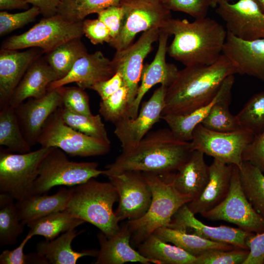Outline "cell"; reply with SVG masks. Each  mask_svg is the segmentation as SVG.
Instances as JSON below:
<instances>
[{
	"instance_id": "1",
	"label": "cell",
	"mask_w": 264,
	"mask_h": 264,
	"mask_svg": "<svg viewBox=\"0 0 264 264\" xmlns=\"http://www.w3.org/2000/svg\"><path fill=\"white\" fill-rule=\"evenodd\" d=\"M192 151L190 142L180 140L169 128L159 129L150 132L132 148L122 150L103 175L134 171L167 178L177 171Z\"/></svg>"
},
{
	"instance_id": "2",
	"label": "cell",
	"mask_w": 264,
	"mask_h": 264,
	"mask_svg": "<svg viewBox=\"0 0 264 264\" xmlns=\"http://www.w3.org/2000/svg\"><path fill=\"white\" fill-rule=\"evenodd\" d=\"M237 73L224 54L210 65L185 66L167 88L162 115L184 114L209 103L224 80Z\"/></svg>"
},
{
	"instance_id": "3",
	"label": "cell",
	"mask_w": 264,
	"mask_h": 264,
	"mask_svg": "<svg viewBox=\"0 0 264 264\" xmlns=\"http://www.w3.org/2000/svg\"><path fill=\"white\" fill-rule=\"evenodd\" d=\"M160 30L174 36L167 53L185 66L215 63L222 54L227 34L222 24L207 17L193 22L172 18Z\"/></svg>"
},
{
	"instance_id": "4",
	"label": "cell",
	"mask_w": 264,
	"mask_h": 264,
	"mask_svg": "<svg viewBox=\"0 0 264 264\" xmlns=\"http://www.w3.org/2000/svg\"><path fill=\"white\" fill-rule=\"evenodd\" d=\"M119 197L114 186L92 178L72 188L66 210L97 227L107 238L120 229L113 206Z\"/></svg>"
},
{
	"instance_id": "5",
	"label": "cell",
	"mask_w": 264,
	"mask_h": 264,
	"mask_svg": "<svg viewBox=\"0 0 264 264\" xmlns=\"http://www.w3.org/2000/svg\"><path fill=\"white\" fill-rule=\"evenodd\" d=\"M143 174L152 190L151 204L141 218L126 223L131 232V240L137 246L158 228L167 227L177 211L193 199L177 191L169 178L152 173Z\"/></svg>"
},
{
	"instance_id": "6",
	"label": "cell",
	"mask_w": 264,
	"mask_h": 264,
	"mask_svg": "<svg viewBox=\"0 0 264 264\" xmlns=\"http://www.w3.org/2000/svg\"><path fill=\"white\" fill-rule=\"evenodd\" d=\"M52 147H41L24 154L0 151V193L16 201L33 194V186L41 162Z\"/></svg>"
},
{
	"instance_id": "7",
	"label": "cell",
	"mask_w": 264,
	"mask_h": 264,
	"mask_svg": "<svg viewBox=\"0 0 264 264\" xmlns=\"http://www.w3.org/2000/svg\"><path fill=\"white\" fill-rule=\"evenodd\" d=\"M66 153L52 147L43 159L33 186V194H46L59 185L73 186L103 174L95 162L70 161Z\"/></svg>"
},
{
	"instance_id": "8",
	"label": "cell",
	"mask_w": 264,
	"mask_h": 264,
	"mask_svg": "<svg viewBox=\"0 0 264 264\" xmlns=\"http://www.w3.org/2000/svg\"><path fill=\"white\" fill-rule=\"evenodd\" d=\"M62 107L47 119L37 143L41 147L58 148L72 156H98L109 152L110 142L86 135L67 125L62 117Z\"/></svg>"
},
{
	"instance_id": "9",
	"label": "cell",
	"mask_w": 264,
	"mask_h": 264,
	"mask_svg": "<svg viewBox=\"0 0 264 264\" xmlns=\"http://www.w3.org/2000/svg\"><path fill=\"white\" fill-rule=\"evenodd\" d=\"M83 35V21H69L57 13L44 17L26 32L7 39L1 48L18 50L37 47L47 53L63 43L82 38Z\"/></svg>"
},
{
	"instance_id": "10",
	"label": "cell",
	"mask_w": 264,
	"mask_h": 264,
	"mask_svg": "<svg viewBox=\"0 0 264 264\" xmlns=\"http://www.w3.org/2000/svg\"><path fill=\"white\" fill-rule=\"evenodd\" d=\"M119 4L124 12L121 29L117 38L109 44L116 50L131 45L138 33L154 27L160 29L172 18L171 11L161 0H121Z\"/></svg>"
},
{
	"instance_id": "11",
	"label": "cell",
	"mask_w": 264,
	"mask_h": 264,
	"mask_svg": "<svg viewBox=\"0 0 264 264\" xmlns=\"http://www.w3.org/2000/svg\"><path fill=\"white\" fill-rule=\"evenodd\" d=\"M254 137L251 132L245 130L219 132L199 124L194 130L190 142L192 151H200L214 159L240 168L243 162V152Z\"/></svg>"
},
{
	"instance_id": "12",
	"label": "cell",
	"mask_w": 264,
	"mask_h": 264,
	"mask_svg": "<svg viewBox=\"0 0 264 264\" xmlns=\"http://www.w3.org/2000/svg\"><path fill=\"white\" fill-rule=\"evenodd\" d=\"M200 215L209 220L233 223L249 232L264 231V219L255 210L246 197L240 182L239 168L234 165L227 196L216 206Z\"/></svg>"
},
{
	"instance_id": "13",
	"label": "cell",
	"mask_w": 264,
	"mask_h": 264,
	"mask_svg": "<svg viewBox=\"0 0 264 264\" xmlns=\"http://www.w3.org/2000/svg\"><path fill=\"white\" fill-rule=\"evenodd\" d=\"M108 177L119 197L115 211L118 221L135 220L144 216L151 204L152 192L143 173L127 171Z\"/></svg>"
},
{
	"instance_id": "14",
	"label": "cell",
	"mask_w": 264,
	"mask_h": 264,
	"mask_svg": "<svg viewBox=\"0 0 264 264\" xmlns=\"http://www.w3.org/2000/svg\"><path fill=\"white\" fill-rule=\"evenodd\" d=\"M160 31L159 28L154 27L143 32L135 43L116 50L111 60L116 72L121 73L128 88L131 107L137 93L144 61L158 40Z\"/></svg>"
},
{
	"instance_id": "15",
	"label": "cell",
	"mask_w": 264,
	"mask_h": 264,
	"mask_svg": "<svg viewBox=\"0 0 264 264\" xmlns=\"http://www.w3.org/2000/svg\"><path fill=\"white\" fill-rule=\"evenodd\" d=\"M167 88L160 85L149 99L142 103L135 117L124 119L114 125V133L121 143L122 150L136 145L161 119Z\"/></svg>"
},
{
	"instance_id": "16",
	"label": "cell",
	"mask_w": 264,
	"mask_h": 264,
	"mask_svg": "<svg viewBox=\"0 0 264 264\" xmlns=\"http://www.w3.org/2000/svg\"><path fill=\"white\" fill-rule=\"evenodd\" d=\"M216 11L224 21L226 30L245 40L264 39V13L253 0L235 3L222 0Z\"/></svg>"
},
{
	"instance_id": "17",
	"label": "cell",
	"mask_w": 264,
	"mask_h": 264,
	"mask_svg": "<svg viewBox=\"0 0 264 264\" xmlns=\"http://www.w3.org/2000/svg\"><path fill=\"white\" fill-rule=\"evenodd\" d=\"M195 215L187 204H185L175 214L167 227L214 242L228 243L237 248L249 250L246 241L254 233L227 225L209 226L199 220Z\"/></svg>"
},
{
	"instance_id": "18",
	"label": "cell",
	"mask_w": 264,
	"mask_h": 264,
	"mask_svg": "<svg viewBox=\"0 0 264 264\" xmlns=\"http://www.w3.org/2000/svg\"><path fill=\"white\" fill-rule=\"evenodd\" d=\"M63 106L58 88L48 90L43 96L30 98L15 108L22 132L29 144L37 143L42 128L50 115Z\"/></svg>"
},
{
	"instance_id": "19",
	"label": "cell",
	"mask_w": 264,
	"mask_h": 264,
	"mask_svg": "<svg viewBox=\"0 0 264 264\" xmlns=\"http://www.w3.org/2000/svg\"><path fill=\"white\" fill-rule=\"evenodd\" d=\"M169 36L168 33L160 30L158 48L154 57L151 63L143 65L141 84L130 110V118H133L137 115L141 102L151 88L158 84L168 88L177 76L179 71L177 66L166 60Z\"/></svg>"
},
{
	"instance_id": "20",
	"label": "cell",
	"mask_w": 264,
	"mask_h": 264,
	"mask_svg": "<svg viewBox=\"0 0 264 264\" xmlns=\"http://www.w3.org/2000/svg\"><path fill=\"white\" fill-rule=\"evenodd\" d=\"M222 54L232 63L237 73L264 82V39L245 40L227 32Z\"/></svg>"
},
{
	"instance_id": "21",
	"label": "cell",
	"mask_w": 264,
	"mask_h": 264,
	"mask_svg": "<svg viewBox=\"0 0 264 264\" xmlns=\"http://www.w3.org/2000/svg\"><path fill=\"white\" fill-rule=\"evenodd\" d=\"M116 72L111 60L101 51L87 53L77 61L66 76L51 83L48 90L72 83L84 89H91L95 84L110 78Z\"/></svg>"
},
{
	"instance_id": "22",
	"label": "cell",
	"mask_w": 264,
	"mask_h": 264,
	"mask_svg": "<svg viewBox=\"0 0 264 264\" xmlns=\"http://www.w3.org/2000/svg\"><path fill=\"white\" fill-rule=\"evenodd\" d=\"M42 50L0 51V109L9 105L12 95L29 67L39 58Z\"/></svg>"
},
{
	"instance_id": "23",
	"label": "cell",
	"mask_w": 264,
	"mask_h": 264,
	"mask_svg": "<svg viewBox=\"0 0 264 264\" xmlns=\"http://www.w3.org/2000/svg\"><path fill=\"white\" fill-rule=\"evenodd\" d=\"M234 165L214 159L209 165L208 181L200 195L187 204L195 215L201 214L220 204L227 196Z\"/></svg>"
},
{
	"instance_id": "24",
	"label": "cell",
	"mask_w": 264,
	"mask_h": 264,
	"mask_svg": "<svg viewBox=\"0 0 264 264\" xmlns=\"http://www.w3.org/2000/svg\"><path fill=\"white\" fill-rule=\"evenodd\" d=\"M131 232L126 223L120 227L113 236L107 238L102 232L97 235L100 248L97 256L96 264H123L138 262L143 264L154 263V260L142 255L130 244Z\"/></svg>"
},
{
	"instance_id": "25",
	"label": "cell",
	"mask_w": 264,
	"mask_h": 264,
	"mask_svg": "<svg viewBox=\"0 0 264 264\" xmlns=\"http://www.w3.org/2000/svg\"><path fill=\"white\" fill-rule=\"evenodd\" d=\"M59 79L45 59L38 58L26 70L15 88L9 105L15 108L26 99L43 96L47 92L49 85Z\"/></svg>"
},
{
	"instance_id": "26",
	"label": "cell",
	"mask_w": 264,
	"mask_h": 264,
	"mask_svg": "<svg viewBox=\"0 0 264 264\" xmlns=\"http://www.w3.org/2000/svg\"><path fill=\"white\" fill-rule=\"evenodd\" d=\"M204 154L198 150L191 152L177 171L169 177L175 188L192 200L197 198L205 188L209 176V166Z\"/></svg>"
},
{
	"instance_id": "27",
	"label": "cell",
	"mask_w": 264,
	"mask_h": 264,
	"mask_svg": "<svg viewBox=\"0 0 264 264\" xmlns=\"http://www.w3.org/2000/svg\"><path fill=\"white\" fill-rule=\"evenodd\" d=\"M234 82V75H231L224 80L215 97L208 104L186 114H167L161 116V119L167 124L176 137L190 142L194 130L208 115L214 105L222 99L231 95Z\"/></svg>"
},
{
	"instance_id": "28",
	"label": "cell",
	"mask_w": 264,
	"mask_h": 264,
	"mask_svg": "<svg viewBox=\"0 0 264 264\" xmlns=\"http://www.w3.org/2000/svg\"><path fill=\"white\" fill-rule=\"evenodd\" d=\"M71 193L72 188L61 189L53 195L33 194L16 201L21 221L27 225L49 214L66 210Z\"/></svg>"
},
{
	"instance_id": "29",
	"label": "cell",
	"mask_w": 264,
	"mask_h": 264,
	"mask_svg": "<svg viewBox=\"0 0 264 264\" xmlns=\"http://www.w3.org/2000/svg\"><path fill=\"white\" fill-rule=\"evenodd\" d=\"M80 233L75 229H71L52 240L41 241L37 244L36 252L48 264H75L84 256L97 257V250L76 251L72 248V241Z\"/></svg>"
},
{
	"instance_id": "30",
	"label": "cell",
	"mask_w": 264,
	"mask_h": 264,
	"mask_svg": "<svg viewBox=\"0 0 264 264\" xmlns=\"http://www.w3.org/2000/svg\"><path fill=\"white\" fill-rule=\"evenodd\" d=\"M153 234L161 240L170 242L195 257L210 249L230 250L235 248L228 243L214 242L169 227L159 228Z\"/></svg>"
},
{
	"instance_id": "31",
	"label": "cell",
	"mask_w": 264,
	"mask_h": 264,
	"mask_svg": "<svg viewBox=\"0 0 264 264\" xmlns=\"http://www.w3.org/2000/svg\"><path fill=\"white\" fill-rule=\"evenodd\" d=\"M143 256L157 264H196V257L184 249L166 242L152 234L137 246Z\"/></svg>"
},
{
	"instance_id": "32",
	"label": "cell",
	"mask_w": 264,
	"mask_h": 264,
	"mask_svg": "<svg viewBox=\"0 0 264 264\" xmlns=\"http://www.w3.org/2000/svg\"><path fill=\"white\" fill-rule=\"evenodd\" d=\"M86 221L66 210L49 214L28 223L27 234L32 237L42 236L46 240L55 239L62 233L75 229Z\"/></svg>"
},
{
	"instance_id": "33",
	"label": "cell",
	"mask_w": 264,
	"mask_h": 264,
	"mask_svg": "<svg viewBox=\"0 0 264 264\" xmlns=\"http://www.w3.org/2000/svg\"><path fill=\"white\" fill-rule=\"evenodd\" d=\"M0 145L9 151L24 154L31 151V146L25 139L15 108L8 105L0 108Z\"/></svg>"
},
{
	"instance_id": "34",
	"label": "cell",
	"mask_w": 264,
	"mask_h": 264,
	"mask_svg": "<svg viewBox=\"0 0 264 264\" xmlns=\"http://www.w3.org/2000/svg\"><path fill=\"white\" fill-rule=\"evenodd\" d=\"M87 53L81 38H76L63 43L46 53L45 59L61 79L69 73L77 61Z\"/></svg>"
},
{
	"instance_id": "35",
	"label": "cell",
	"mask_w": 264,
	"mask_h": 264,
	"mask_svg": "<svg viewBox=\"0 0 264 264\" xmlns=\"http://www.w3.org/2000/svg\"><path fill=\"white\" fill-rule=\"evenodd\" d=\"M242 188L255 210L264 219V173L252 163L243 161L239 168Z\"/></svg>"
},
{
	"instance_id": "36",
	"label": "cell",
	"mask_w": 264,
	"mask_h": 264,
	"mask_svg": "<svg viewBox=\"0 0 264 264\" xmlns=\"http://www.w3.org/2000/svg\"><path fill=\"white\" fill-rule=\"evenodd\" d=\"M15 199L10 196L0 194V244L1 246L15 243L23 231Z\"/></svg>"
},
{
	"instance_id": "37",
	"label": "cell",
	"mask_w": 264,
	"mask_h": 264,
	"mask_svg": "<svg viewBox=\"0 0 264 264\" xmlns=\"http://www.w3.org/2000/svg\"><path fill=\"white\" fill-rule=\"evenodd\" d=\"M121 0H61L57 14L71 22H81L91 14H97Z\"/></svg>"
},
{
	"instance_id": "38",
	"label": "cell",
	"mask_w": 264,
	"mask_h": 264,
	"mask_svg": "<svg viewBox=\"0 0 264 264\" xmlns=\"http://www.w3.org/2000/svg\"><path fill=\"white\" fill-rule=\"evenodd\" d=\"M61 114L64 121L75 130L88 136L110 142L100 114L87 115L75 113L63 106L61 107Z\"/></svg>"
},
{
	"instance_id": "39",
	"label": "cell",
	"mask_w": 264,
	"mask_h": 264,
	"mask_svg": "<svg viewBox=\"0 0 264 264\" xmlns=\"http://www.w3.org/2000/svg\"><path fill=\"white\" fill-rule=\"evenodd\" d=\"M241 128L254 136L264 130V91L254 94L236 115Z\"/></svg>"
},
{
	"instance_id": "40",
	"label": "cell",
	"mask_w": 264,
	"mask_h": 264,
	"mask_svg": "<svg viewBox=\"0 0 264 264\" xmlns=\"http://www.w3.org/2000/svg\"><path fill=\"white\" fill-rule=\"evenodd\" d=\"M231 95L217 102L208 115L201 122L204 127L214 131L229 132L242 130L235 115L229 111Z\"/></svg>"
},
{
	"instance_id": "41",
	"label": "cell",
	"mask_w": 264,
	"mask_h": 264,
	"mask_svg": "<svg viewBox=\"0 0 264 264\" xmlns=\"http://www.w3.org/2000/svg\"><path fill=\"white\" fill-rule=\"evenodd\" d=\"M130 108L128 88L124 85L107 98L101 100L99 111L106 121L115 125L129 118Z\"/></svg>"
},
{
	"instance_id": "42",
	"label": "cell",
	"mask_w": 264,
	"mask_h": 264,
	"mask_svg": "<svg viewBox=\"0 0 264 264\" xmlns=\"http://www.w3.org/2000/svg\"><path fill=\"white\" fill-rule=\"evenodd\" d=\"M249 254L248 249H213L196 257V264H243Z\"/></svg>"
},
{
	"instance_id": "43",
	"label": "cell",
	"mask_w": 264,
	"mask_h": 264,
	"mask_svg": "<svg viewBox=\"0 0 264 264\" xmlns=\"http://www.w3.org/2000/svg\"><path fill=\"white\" fill-rule=\"evenodd\" d=\"M58 88L64 108L75 113L92 114L90 109L89 97L84 89L78 86H63Z\"/></svg>"
},
{
	"instance_id": "44",
	"label": "cell",
	"mask_w": 264,
	"mask_h": 264,
	"mask_svg": "<svg viewBox=\"0 0 264 264\" xmlns=\"http://www.w3.org/2000/svg\"><path fill=\"white\" fill-rule=\"evenodd\" d=\"M40 14L39 8L35 6L17 13H9L5 11H1L0 12V35H6L23 27L34 20Z\"/></svg>"
},
{
	"instance_id": "45",
	"label": "cell",
	"mask_w": 264,
	"mask_h": 264,
	"mask_svg": "<svg viewBox=\"0 0 264 264\" xmlns=\"http://www.w3.org/2000/svg\"><path fill=\"white\" fill-rule=\"evenodd\" d=\"M171 11L186 13L195 19L206 17L212 0H161Z\"/></svg>"
},
{
	"instance_id": "46",
	"label": "cell",
	"mask_w": 264,
	"mask_h": 264,
	"mask_svg": "<svg viewBox=\"0 0 264 264\" xmlns=\"http://www.w3.org/2000/svg\"><path fill=\"white\" fill-rule=\"evenodd\" d=\"M32 237L27 234L20 245L16 248L4 250L0 255V264H48L47 262L37 252L25 254L23 248Z\"/></svg>"
},
{
	"instance_id": "47",
	"label": "cell",
	"mask_w": 264,
	"mask_h": 264,
	"mask_svg": "<svg viewBox=\"0 0 264 264\" xmlns=\"http://www.w3.org/2000/svg\"><path fill=\"white\" fill-rule=\"evenodd\" d=\"M97 14L98 19L106 25L110 32L111 37L110 44L117 38L121 29L124 18L123 8L119 4L113 5L102 10Z\"/></svg>"
},
{
	"instance_id": "48",
	"label": "cell",
	"mask_w": 264,
	"mask_h": 264,
	"mask_svg": "<svg viewBox=\"0 0 264 264\" xmlns=\"http://www.w3.org/2000/svg\"><path fill=\"white\" fill-rule=\"evenodd\" d=\"M84 35L93 44H109L111 37L106 25L99 19H86L83 21Z\"/></svg>"
},
{
	"instance_id": "49",
	"label": "cell",
	"mask_w": 264,
	"mask_h": 264,
	"mask_svg": "<svg viewBox=\"0 0 264 264\" xmlns=\"http://www.w3.org/2000/svg\"><path fill=\"white\" fill-rule=\"evenodd\" d=\"M242 161L249 162L264 173V130L254 136L242 154Z\"/></svg>"
},
{
	"instance_id": "50",
	"label": "cell",
	"mask_w": 264,
	"mask_h": 264,
	"mask_svg": "<svg viewBox=\"0 0 264 264\" xmlns=\"http://www.w3.org/2000/svg\"><path fill=\"white\" fill-rule=\"evenodd\" d=\"M249 254L243 264H264V231L253 233L247 240Z\"/></svg>"
},
{
	"instance_id": "51",
	"label": "cell",
	"mask_w": 264,
	"mask_h": 264,
	"mask_svg": "<svg viewBox=\"0 0 264 264\" xmlns=\"http://www.w3.org/2000/svg\"><path fill=\"white\" fill-rule=\"evenodd\" d=\"M125 85L121 73L116 72L110 78L95 84L91 88L96 91L104 100L117 91Z\"/></svg>"
},
{
	"instance_id": "52",
	"label": "cell",
	"mask_w": 264,
	"mask_h": 264,
	"mask_svg": "<svg viewBox=\"0 0 264 264\" xmlns=\"http://www.w3.org/2000/svg\"><path fill=\"white\" fill-rule=\"evenodd\" d=\"M29 3L39 8L44 17L52 16L57 13L61 0H26Z\"/></svg>"
},
{
	"instance_id": "53",
	"label": "cell",
	"mask_w": 264,
	"mask_h": 264,
	"mask_svg": "<svg viewBox=\"0 0 264 264\" xmlns=\"http://www.w3.org/2000/svg\"><path fill=\"white\" fill-rule=\"evenodd\" d=\"M28 3L26 0H0V10L5 11L15 9H27Z\"/></svg>"
},
{
	"instance_id": "54",
	"label": "cell",
	"mask_w": 264,
	"mask_h": 264,
	"mask_svg": "<svg viewBox=\"0 0 264 264\" xmlns=\"http://www.w3.org/2000/svg\"><path fill=\"white\" fill-rule=\"evenodd\" d=\"M258 5L261 10L264 13V0H253Z\"/></svg>"
},
{
	"instance_id": "55",
	"label": "cell",
	"mask_w": 264,
	"mask_h": 264,
	"mask_svg": "<svg viewBox=\"0 0 264 264\" xmlns=\"http://www.w3.org/2000/svg\"><path fill=\"white\" fill-rule=\"evenodd\" d=\"M223 0H212L211 7L214 8L217 6L218 4ZM230 1V0H225Z\"/></svg>"
}]
</instances>
